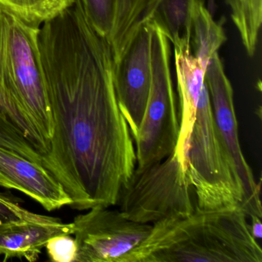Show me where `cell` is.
I'll use <instances>...</instances> for the list:
<instances>
[{
	"label": "cell",
	"mask_w": 262,
	"mask_h": 262,
	"mask_svg": "<svg viewBox=\"0 0 262 262\" xmlns=\"http://www.w3.org/2000/svg\"><path fill=\"white\" fill-rule=\"evenodd\" d=\"M39 47L53 119L42 165L73 209L115 206L137 159L115 93L110 42L75 0L40 26Z\"/></svg>",
	"instance_id": "cell-1"
},
{
	"label": "cell",
	"mask_w": 262,
	"mask_h": 262,
	"mask_svg": "<svg viewBox=\"0 0 262 262\" xmlns=\"http://www.w3.org/2000/svg\"><path fill=\"white\" fill-rule=\"evenodd\" d=\"M242 208L203 210L152 225L121 262H262Z\"/></svg>",
	"instance_id": "cell-2"
},
{
	"label": "cell",
	"mask_w": 262,
	"mask_h": 262,
	"mask_svg": "<svg viewBox=\"0 0 262 262\" xmlns=\"http://www.w3.org/2000/svg\"><path fill=\"white\" fill-rule=\"evenodd\" d=\"M39 28L0 7V111L45 156L53 119L39 53Z\"/></svg>",
	"instance_id": "cell-3"
},
{
	"label": "cell",
	"mask_w": 262,
	"mask_h": 262,
	"mask_svg": "<svg viewBox=\"0 0 262 262\" xmlns=\"http://www.w3.org/2000/svg\"><path fill=\"white\" fill-rule=\"evenodd\" d=\"M187 174L195 193L198 208H242L245 200L243 183L216 125L205 82L190 139Z\"/></svg>",
	"instance_id": "cell-4"
},
{
	"label": "cell",
	"mask_w": 262,
	"mask_h": 262,
	"mask_svg": "<svg viewBox=\"0 0 262 262\" xmlns=\"http://www.w3.org/2000/svg\"><path fill=\"white\" fill-rule=\"evenodd\" d=\"M148 24L152 80L142 123L132 135L138 169L159 163L174 152L180 131L170 70L169 40L154 22L149 20Z\"/></svg>",
	"instance_id": "cell-5"
},
{
	"label": "cell",
	"mask_w": 262,
	"mask_h": 262,
	"mask_svg": "<svg viewBox=\"0 0 262 262\" xmlns=\"http://www.w3.org/2000/svg\"><path fill=\"white\" fill-rule=\"evenodd\" d=\"M192 191L188 174L173 152L159 163L136 168L116 205L126 219L152 225L192 214Z\"/></svg>",
	"instance_id": "cell-6"
},
{
	"label": "cell",
	"mask_w": 262,
	"mask_h": 262,
	"mask_svg": "<svg viewBox=\"0 0 262 262\" xmlns=\"http://www.w3.org/2000/svg\"><path fill=\"white\" fill-rule=\"evenodd\" d=\"M73 222L77 244L76 262H121L149 234L152 225L138 223L119 209L96 206Z\"/></svg>",
	"instance_id": "cell-7"
},
{
	"label": "cell",
	"mask_w": 262,
	"mask_h": 262,
	"mask_svg": "<svg viewBox=\"0 0 262 262\" xmlns=\"http://www.w3.org/2000/svg\"><path fill=\"white\" fill-rule=\"evenodd\" d=\"M205 82L209 93L216 125L234 159L243 183L245 200L242 208L248 217L257 216L261 219L260 183L256 182L252 170L241 148L232 85L225 74L223 64L217 53L210 59L207 65Z\"/></svg>",
	"instance_id": "cell-8"
},
{
	"label": "cell",
	"mask_w": 262,
	"mask_h": 262,
	"mask_svg": "<svg viewBox=\"0 0 262 262\" xmlns=\"http://www.w3.org/2000/svg\"><path fill=\"white\" fill-rule=\"evenodd\" d=\"M151 80V30L148 22L133 35L113 66L116 99L131 135L142 123Z\"/></svg>",
	"instance_id": "cell-9"
},
{
	"label": "cell",
	"mask_w": 262,
	"mask_h": 262,
	"mask_svg": "<svg viewBox=\"0 0 262 262\" xmlns=\"http://www.w3.org/2000/svg\"><path fill=\"white\" fill-rule=\"evenodd\" d=\"M0 186L24 193L48 211L73 203L63 187L42 165L1 145Z\"/></svg>",
	"instance_id": "cell-10"
},
{
	"label": "cell",
	"mask_w": 262,
	"mask_h": 262,
	"mask_svg": "<svg viewBox=\"0 0 262 262\" xmlns=\"http://www.w3.org/2000/svg\"><path fill=\"white\" fill-rule=\"evenodd\" d=\"M191 48L174 49L180 125L179 139L174 152L186 172L190 139L206 70V67L191 53Z\"/></svg>",
	"instance_id": "cell-11"
},
{
	"label": "cell",
	"mask_w": 262,
	"mask_h": 262,
	"mask_svg": "<svg viewBox=\"0 0 262 262\" xmlns=\"http://www.w3.org/2000/svg\"><path fill=\"white\" fill-rule=\"evenodd\" d=\"M61 234L73 235V223H64L47 215L41 219L5 222L0 225V256L4 257V261L13 258L36 261L47 242Z\"/></svg>",
	"instance_id": "cell-12"
},
{
	"label": "cell",
	"mask_w": 262,
	"mask_h": 262,
	"mask_svg": "<svg viewBox=\"0 0 262 262\" xmlns=\"http://www.w3.org/2000/svg\"><path fill=\"white\" fill-rule=\"evenodd\" d=\"M204 0H161L150 20L171 41L174 49L191 48L193 19Z\"/></svg>",
	"instance_id": "cell-13"
},
{
	"label": "cell",
	"mask_w": 262,
	"mask_h": 262,
	"mask_svg": "<svg viewBox=\"0 0 262 262\" xmlns=\"http://www.w3.org/2000/svg\"><path fill=\"white\" fill-rule=\"evenodd\" d=\"M161 0H117L116 20L108 40L113 58L120 56L133 35L151 19Z\"/></svg>",
	"instance_id": "cell-14"
},
{
	"label": "cell",
	"mask_w": 262,
	"mask_h": 262,
	"mask_svg": "<svg viewBox=\"0 0 262 262\" xmlns=\"http://www.w3.org/2000/svg\"><path fill=\"white\" fill-rule=\"evenodd\" d=\"M192 36L194 56L207 67L210 59L226 40V36L222 26L214 20L204 3L197 7L194 13Z\"/></svg>",
	"instance_id": "cell-15"
},
{
	"label": "cell",
	"mask_w": 262,
	"mask_h": 262,
	"mask_svg": "<svg viewBox=\"0 0 262 262\" xmlns=\"http://www.w3.org/2000/svg\"><path fill=\"white\" fill-rule=\"evenodd\" d=\"M75 0H0V7L28 24L41 26L60 14Z\"/></svg>",
	"instance_id": "cell-16"
},
{
	"label": "cell",
	"mask_w": 262,
	"mask_h": 262,
	"mask_svg": "<svg viewBox=\"0 0 262 262\" xmlns=\"http://www.w3.org/2000/svg\"><path fill=\"white\" fill-rule=\"evenodd\" d=\"M0 145L42 165L43 156L2 112H0Z\"/></svg>",
	"instance_id": "cell-17"
},
{
	"label": "cell",
	"mask_w": 262,
	"mask_h": 262,
	"mask_svg": "<svg viewBox=\"0 0 262 262\" xmlns=\"http://www.w3.org/2000/svg\"><path fill=\"white\" fill-rule=\"evenodd\" d=\"M82 8L95 30L108 39L116 20L117 0H80Z\"/></svg>",
	"instance_id": "cell-18"
},
{
	"label": "cell",
	"mask_w": 262,
	"mask_h": 262,
	"mask_svg": "<svg viewBox=\"0 0 262 262\" xmlns=\"http://www.w3.org/2000/svg\"><path fill=\"white\" fill-rule=\"evenodd\" d=\"M45 247L51 261H76L77 244L71 234H61L54 236L47 242Z\"/></svg>",
	"instance_id": "cell-19"
},
{
	"label": "cell",
	"mask_w": 262,
	"mask_h": 262,
	"mask_svg": "<svg viewBox=\"0 0 262 262\" xmlns=\"http://www.w3.org/2000/svg\"><path fill=\"white\" fill-rule=\"evenodd\" d=\"M45 216L24 208L20 199L11 194L0 192V225L16 219H41Z\"/></svg>",
	"instance_id": "cell-20"
},
{
	"label": "cell",
	"mask_w": 262,
	"mask_h": 262,
	"mask_svg": "<svg viewBox=\"0 0 262 262\" xmlns=\"http://www.w3.org/2000/svg\"><path fill=\"white\" fill-rule=\"evenodd\" d=\"M250 229L254 239H260L262 237V224L260 217L257 216H251Z\"/></svg>",
	"instance_id": "cell-21"
},
{
	"label": "cell",
	"mask_w": 262,
	"mask_h": 262,
	"mask_svg": "<svg viewBox=\"0 0 262 262\" xmlns=\"http://www.w3.org/2000/svg\"><path fill=\"white\" fill-rule=\"evenodd\" d=\"M0 112H1V111H0Z\"/></svg>",
	"instance_id": "cell-22"
}]
</instances>
